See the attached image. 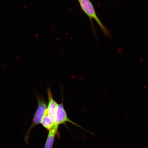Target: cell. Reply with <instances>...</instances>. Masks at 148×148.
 Here are the masks:
<instances>
[{
    "mask_svg": "<svg viewBox=\"0 0 148 148\" xmlns=\"http://www.w3.org/2000/svg\"><path fill=\"white\" fill-rule=\"evenodd\" d=\"M47 94L48 98V104L47 112L48 115L52 120L54 125L55 122L56 114L58 103H57L53 98L52 92L51 88H48L47 89Z\"/></svg>",
    "mask_w": 148,
    "mask_h": 148,
    "instance_id": "obj_4",
    "label": "cell"
},
{
    "mask_svg": "<svg viewBox=\"0 0 148 148\" xmlns=\"http://www.w3.org/2000/svg\"><path fill=\"white\" fill-rule=\"evenodd\" d=\"M78 1L82 10L88 16L91 22L92 20H95L104 33L105 36L110 38V31L103 25L98 18L91 1L90 0H78Z\"/></svg>",
    "mask_w": 148,
    "mask_h": 148,
    "instance_id": "obj_2",
    "label": "cell"
},
{
    "mask_svg": "<svg viewBox=\"0 0 148 148\" xmlns=\"http://www.w3.org/2000/svg\"><path fill=\"white\" fill-rule=\"evenodd\" d=\"M40 123L44 128L49 131L52 129L54 126V123L48 115L47 111L45 115L42 118Z\"/></svg>",
    "mask_w": 148,
    "mask_h": 148,
    "instance_id": "obj_6",
    "label": "cell"
},
{
    "mask_svg": "<svg viewBox=\"0 0 148 148\" xmlns=\"http://www.w3.org/2000/svg\"><path fill=\"white\" fill-rule=\"evenodd\" d=\"M36 96L38 101V106L33 116L32 124L26 134L25 140L27 143L29 142V134L31 130L34 127L40 123L47 110V103L44 97L37 93H36Z\"/></svg>",
    "mask_w": 148,
    "mask_h": 148,
    "instance_id": "obj_1",
    "label": "cell"
},
{
    "mask_svg": "<svg viewBox=\"0 0 148 148\" xmlns=\"http://www.w3.org/2000/svg\"><path fill=\"white\" fill-rule=\"evenodd\" d=\"M58 126L54 125L53 128L49 131L44 148H52L55 136L58 134Z\"/></svg>",
    "mask_w": 148,
    "mask_h": 148,
    "instance_id": "obj_5",
    "label": "cell"
},
{
    "mask_svg": "<svg viewBox=\"0 0 148 148\" xmlns=\"http://www.w3.org/2000/svg\"><path fill=\"white\" fill-rule=\"evenodd\" d=\"M71 123L77 127L84 129L82 127L77 125V124L74 123L68 118L67 113H66L64 108L63 102L62 101L60 103L58 104V106H57L55 122L54 125L59 126V125H65V123Z\"/></svg>",
    "mask_w": 148,
    "mask_h": 148,
    "instance_id": "obj_3",
    "label": "cell"
}]
</instances>
